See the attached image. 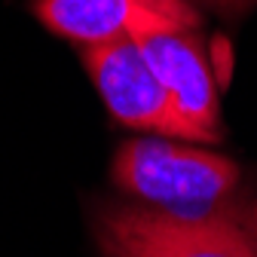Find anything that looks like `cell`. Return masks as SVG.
<instances>
[{
    "label": "cell",
    "instance_id": "obj_3",
    "mask_svg": "<svg viewBox=\"0 0 257 257\" xmlns=\"http://www.w3.org/2000/svg\"><path fill=\"white\" fill-rule=\"evenodd\" d=\"M34 13L52 34L83 46L199 25V13L187 0H34Z\"/></svg>",
    "mask_w": 257,
    "mask_h": 257
},
{
    "label": "cell",
    "instance_id": "obj_5",
    "mask_svg": "<svg viewBox=\"0 0 257 257\" xmlns=\"http://www.w3.org/2000/svg\"><path fill=\"white\" fill-rule=\"evenodd\" d=\"M144 61L156 80L163 83L172 110L184 128V138L193 141H220L217 119V95L208 58L193 31H166V34L138 37Z\"/></svg>",
    "mask_w": 257,
    "mask_h": 257
},
{
    "label": "cell",
    "instance_id": "obj_1",
    "mask_svg": "<svg viewBox=\"0 0 257 257\" xmlns=\"http://www.w3.org/2000/svg\"><path fill=\"white\" fill-rule=\"evenodd\" d=\"M104 257H257V245L227 217L107 205L95 217Z\"/></svg>",
    "mask_w": 257,
    "mask_h": 257
},
{
    "label": "cell",
    "instance_id": "obj_4",
    "mask_svg": "<svg viewBox=\"0 0 257 257\" xmlns=\"http://www.w3.org/2000/svg\"><path fill=\"white\" fill-rule=\"evenodd\" d=\"M83 61L116 122L128 128L184 138V128L172 110L169 95L150 71V64L144 61L135 40H110L98 46H86Z\"/></svg>",
    "mask_w": 257,
    "mask_h": 257
},
{
    "label": "cell",
    "instance_id": "obj_6",
    "mask_svg": "<svg viewBox=\"0 0 257 257\" xmlns=\"http://www.w3.org/2000/svg\"><path fill=\"white\" fill-rule=\"evenodd\" d=\"M205 4H211V7H217L223 13H242V10L254 7L257 0H205Z\"/></svg>",
    "mask_w": 257,
    "mask_h": 257
},
{
    "label": "cell",
    "instance_id": "obj_7",
    "mask_svg": "<svg viewBox=\"0 0 257 257\" xmlns=\"http://www.w3.org/2000/svg\"><path fill=\"white\" fill-rule=\"evenodd\" d=\"M254 230H257V208H254Z\"/></svg>",
    "mask_w": 257,
    "mask_h": 257
},
{
    "label": "cell",
    "instance_id": "obj_2",
    "mask_svg": "<svg viewBox=\"0 0 257 257\" xmlns=\"http://www.w3.org/2000/svg\"><path fill=\"white\" fill-rule=\"evenodd\" d=\"M113 181L163 211L202 208L223 199L239 181L236 163L220 153L166 141H128L113 159Z\"/></svg>",
    "mask_w": 257,
    "mask_h": 257
}]
</instances>
